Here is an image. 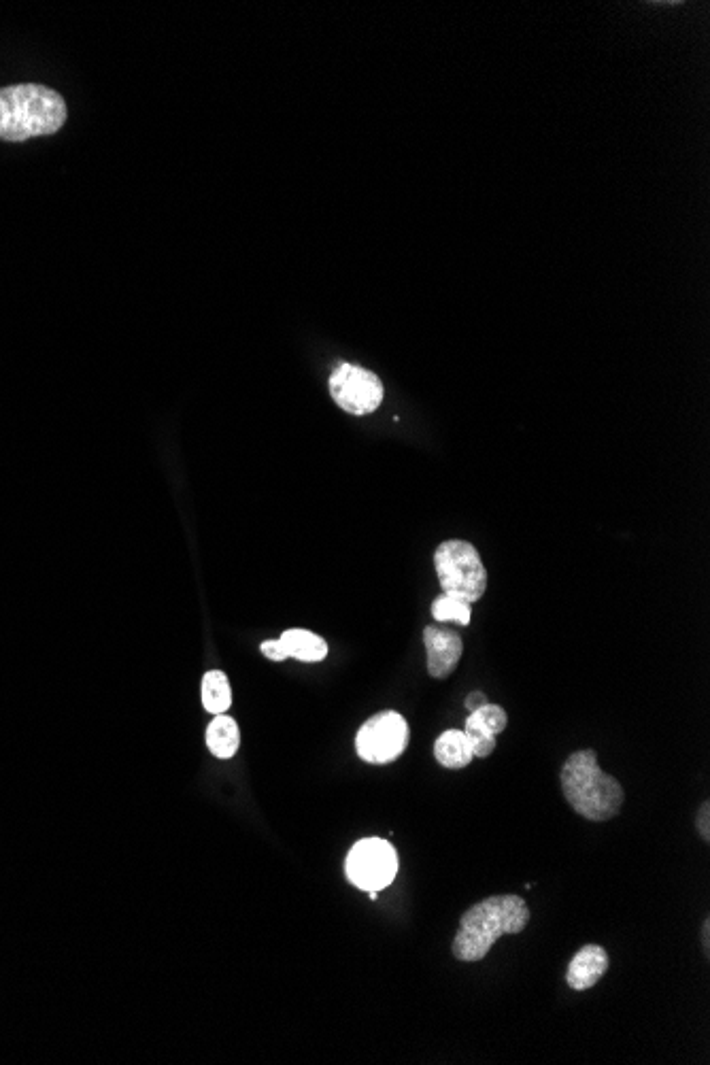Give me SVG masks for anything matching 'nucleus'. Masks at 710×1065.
<instances>
[{
  "mask_svg": "<svg viewBox=\"0 0 710 1065\" xmlns=\"http://www.w3.org/2000/svg\"><path fill=\"white\" fill-rule=\"evenodd\" d=\"M69 109L64 98L37 83H20L0 90V139L22 143L35 137L56 134Z\"/></svg>",
  "mask_w": 710,
  "mask_h": 1065,
  "instance_id": "f03ea898",
  "label": "nucleus"
},
{
  "mask_svg": "<svg viewBox=\"0 0 710 1065\" xmlns=\"http://www.w3.org/2000/svg\"><path fill=\"white\" fill-rule=\"evenodd\" d=\"M202 706L211 715H226L232 706V689L222 670H211L202 676Z\"/></svg>",
  "mask_w": 710,
  "mask_h": 1065,
  "instance_id": "ddd939ff",
  "label": "nucleus"
},
{
  "mask_svg": "<svg viewBox=\"0 0 710 1065\" xmlns=\"http://www.w3.org/2000/svg\"><path fill=\"white\" fill-rule=\"evenodd\" d=\"M466 738L470 740V747L475 757H489L496 751V734L487 728L485 721L479 717V713H470L466 719Z\"/></svg>",
  "mask_w": 710,
  "mask_h": 1065,
  "instance_id": "4468645a",
  "label": "nucleus"
},
{
  "mask_svg": "<svg viewBox=\"0 0 710 1065\" xmlns=\"http://www.w3.org/2000/svg\"><path fill=\"white\" fill-rule=\"evenodd\" d=\"M330 394L351 415L375 413L383 402V383L370 370L355 364H338L330 377Z\"/></svg>",
  "mask_w": 710,
  "mask_h": 1065,
  "instance_id": "0eeeda50",
  "label": "nucleus"
},
{
  "mask_svg": "<svg viewBox=\"0 0 710 1065\" xmlns=\"http://www.w3.org/2000/svg\"><path fill=\"white\" fill-rule=\"evenodd\" d=\"M702 940H704V951H706V955H708V919H706L704 925H702Z\"/></svg>",
  "mask_w": 710,
  "mask_h": 1065,
  "instance_id": "aec40b11",
  "label": "nucleus"
},
{
  "mask_svg": "<svg viewBox=\"0 0 710 1065\" xmlns=\"http://www.w3.org/2000/svg\"><path fill=\"white\" fill-rule=\"evenodd\" d=\"M432 617L441 623L453 621L460 625H468L472 619V604L441 594L432 602Z\"/></svg>",
  "mask_w": 710,
  "mask_h": 1065,
  "instance_id": "2eb2a0df",
  "label": "nucleus"
},
{
  "mask_svg": "<svg viewBox=\"0 0 710 1065\" xmlns=\"http://www.w3.org/2000/svg\"><path fill=\"white\" fill-rule=\"evenodd\" d=\"M530 923L528 902L519 895H492L466 910L458 934L453 938V955L460 961H481L504 934H519Z\"/></svg>",
  "mask_w": 710,
  "mask_h": 1065,
  "instance_id": "f257e3e1",
  "label": "nucleus"
},
{
  "mask_svg": "<svg viewBox=\"0 0 710 1065\" xmlns=\"http://www.w3.org/2000/svg\"><path fill=\"white\" fill-rule=\"evenodd\" d=\"M608 970V953L600 944H587L572 957L566 970V983L572 991H587L596 987Z\"/></svg>",
  "mask_w": 710,
  "mask_h": 1065,
  "instance_id": "1a4fd4ad",
  "label": "nucleus"
},
{
  "mask_svg": "<svg viewBox=\"0 0 710 1065\" xmlns=\"http://www.w3.org/2000/svg\"><path fill=\"white\" fill-rule=\"evenodd\" d=\"M464 704H466V708L470 710V713H475V710H479L481 706L487 704V698H485V693H481V691H472Z\"/></svg>",
  "mask_w": 710,
  "mask_h": 1065,
  "instance_id": "6ab92c4d",
  "label": "nucleus"
},
{
  "mask_svg": "<svg viewBox=\"0 0 710 1065\" xmlns=\"http://www.w3.org/2000/svg\"><path fill=\"white\" fill-rule=\"evenodd\" d=\"M260 651H262L268 659H273V662H283V659H287L285 653H283V649H281V642H279V640H266V642H262V645H260Z\"/></svg>",
  "mask_w": 710,
  "mask_h": 1065,
  "instance_id": "f3484780",
  "label": "nucleus"
},
{
  "mask_svg": "<svg viewBox=\"0 0 710 1065\" xmlns=\"http://www.w3.org/2000/svg\"><path fill=\"white\" fill-rule=\"evenodd\" d=\"M475 713H479V717L485 721V725L489 730H492L496 736L500 732L506 730V723H509V715H506V710L498 704H485L481 706L479 710H475Z\"/></svg>",
  "mask_w": 710,
  "mask_h": 1065,
  "instance_id": "dca6fc26",
  "label": "nucleus"
},
{
  "mask_svg": "<svg viewBox=\"0 0 710 1065\" xmlns=\"http://www.w3.org/2000/svg\"><path fill=\"white\" fill-rule=\"evenodd\" d=\"M562 793L577 815L604 823L621 813L625 793L615 776L598 766V753L585 749L572 753L560 772Z\"/></svg>",
  "mask_w": 710,
  "mask_h": 1065,
  "instance_id": "7ed1b4c3",
  "label": "nucleus"
},
{
  "mask_svg": "<svg viewBox=\"0 0 710 1065\" xmlns=\"http://www.w3.org/2000/svg\"><path fill=\"white\" fill-rule=\"evenodd\" d=\"M434 568L445 596L468 604L483 598L487 589V570L475 545L458 538L445 540L434 553Z\"/></svg>",
  "mask_w": 710,
  "mask_h": 1065,
  "instance_id": "20e7f679",
  "label": "nucleus"
},
{
  "mask_svg": "<svg viewBox=\"0 0 710 1065\" xmlns=\"http://www.w3.org/2000/svg\"><path fill=\"white\" fill-rule=\"evenodd\" d=\"M409 747V723L396 710L370 717L355 736V751L368 764H392Z\"/></svg>",
  "mask_w": 710,
  "mask_h": 1065,
  "instance_id": "423d86ee",
  "label": "nucleus"
},
{
  "mask_svg": "<svg viewBox=\"0 0 710 1065\" xmlns=\"http://www.w3.org/2000/svg\"><path fill=\"white\" fill-rule=\"evenodd\" d=\"M347 881L362 891H381L396 881L398 853L383 838H364L351 847L345 859Z\"/></svg>",
  "mask_w": 710,
  "mask_h": 1065,
  "instance_id": "39448f33",
  "label": "nucleus"
},
{
  "mask_svg": "<svg viewBox=\"0 0 710 1065\" xmlns=\"http://www.w3.org/2000/svg\"><path fill=\"white\" fill-rule=\"evenodd\" d=\"M424 645L428 651V674L432 679H447L458 668L464 642L455 630L428 625L424 630Z\"/></svg>",
  "mask_w": 710,
  "mask_h": 1065,
  "instance_id": "6e6552de",
  "label": "nucleus"
},
{
  "mask_svg": "<svg viewBox=\"0 0 710 1065\" xmlns=\"http://www.w3.org/2000/svg\"><path fill=\"white\" fill-rule=\"evenodd\" d=\"M434 757L447 770H462L475 759V753H472L470 740L464 732L447 730L434 742Z\"/></svg>",
  "mask_w": 710,
  "mask_h": 1065,
  "instance_id": "9b49d317",
  "label": "nucleus"
},
{
  "mask_svg": "<svg viewBox=\"0 0 710 1065\" xmlns=\"http://www.w3.org/2000/svg\"><path fill=\"white\" fill-rule=\"evenodd\" d=\"M207 747L219 759H232L241 747V732L228 715H215L207 728Z\"/></svg>",
  "mask_w": 710,
  "mask_h": 1065,
  "instance_id": "f8f14e48",
  "label": "nucleus"
},
{
  "mask_svg": "<svg viewBox=\"0 0 710 1065\" xmlns=\"http://www.w3.org/2000/svg\"><path fill=\"white\" fill-rule=\"evenodd\" d=\"M281 642V649L285 653V657H294L298 659V662H304V664H315V662H321V659H326L328 655V645L326 640L309 632V630H300V628H294V630H285L279 638Z\"/></svg>",
  "mask_w": 710,
  "mask_h": 1065,
  "instance_id": "9d476101",
  "label": "nucleus"
},
{
  "mask_svg": "<svg viewBox=\"0 0 710 1065\" xmlns=\"http://www.w3.org/2000/svg\"><path fill=\"white\" fill-rule=\"evenodd\" d=\"M696 821H698V823H696L698 832L702 834L704 842H708V840H710V823H708V821H710V804H708V802H704V804L700 806V813H698V819H696Z\"/></svg>",
  "mask_w": 710,
  "mask_h": 1065,
  "instance_id": "a211bd4d",
  "label": "nucleus"
}]
</instances>
